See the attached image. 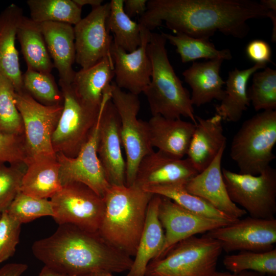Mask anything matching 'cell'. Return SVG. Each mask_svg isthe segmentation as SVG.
Wrapping results in <instances>:
<instances>
[{"label": "cell", "instance_id": "8d00e7d4", "mask_svg": "<svg viewBox=\"0 0 276 276\" xmlns=\"http://www.w3.org/2000/svg\"><path fill=\"white\" fill-rule=\"evenodd\" d=\"M15 92L11 81L0 72V130L20 135L24 127L15 103Z\"/></svg>", "mask_w": 276, "mask_h": 276}, {"label": "cell", "instance_id": "836d02e7", "mask_svg": "<svg viewBox=\"0 0 276 276\" xmlns=\"http://www.w3.org/2000/svg\"><path fill=\"white\" fill-rule=\"evenodd\" d=\"M224 267L230 272L250 271L269 276L276 275V249L262 252L242 251L225 256Z\"/></svg>", "mask_w": 276, "mask_h": 276}, {"label": "cell", "instance_id": "60d3db41", "mask_svg": "<svg viewBox=\"0 0 276 276\" xmlns=\"http://www.w3.org/2000/svg\"><path fill=\"white\" fill-rule=\"evenodd\" d=\"M28 158L25 143L22 141L20 134L0 130V165L5 163L26 164Z\"/></svg>", "mask_w": 276, "mask_h": 276}, {"label": "cell", "instance_id": "484cf974", "mask_svg": "<svg viewBox=\"0 0 276 276\" xmlns=\"http://www.w3.org/2000/svg\"><path fill=\"white\" fill-rule=\"evenodd\" d=\"M114 77L111 55L93 66L76 72L71 84L78 97L86 104L100 107L105 91Z\"/></svg>", "mask_w": 276, "mask_h": 276}, {"label": "cell", "instance_id": "d6986e66", "mask_svg": "<svg viewBox=\"0 0 276 276\" xmlns=\"http://www.w3.org/2000/svg\"><path fill=\"white\" fill-rule=\"evenodd\" d=\"M198 173L190 160L152 151L141 161L134 184L145 186L186 183Z\"/></svg>", "mask_w": 276, "mask_h": 276}, {"label": "cell", "instance_id": "30bf717a", "mask_svg": "<svg viewBox=\"0 0 276 276\" xmlns=\"http://www.w3.org/2000/svg\"><path fill=\"white\" fill-rule=\"evenodd\" d=\"M15 101L20 114L28 159L56 158L52 135L63 109V104L43 105L25 90L15 92Z\"/></svg>", "mask_w": 276, "mask_h": 276}, {"label": "cell", "instance_id": "d4e9b609", "mask_svg": "<svg viewBox=\"0 0 276 276\" xmlns=\"http://www.w3.org/2000/svg\"><path fill=\"white\" fill-rule=\"evenodd\" d=\"M160 199V196L153 195L149 201L134 259L126 276H145L147 265L163 248L165 233L158 217Z\"/></svg>", "mask_w": 276, "mask_h": 276}, {"label": "cell", "instance_id": "681fc988", "mask_svg": "<svg viewBox=\"0 0 276 276\" xmlns=\"http://www.w3.org/2000/svg\"><path fill=\"white\" fill-rule=\"evenodd\" d=\"M95 276H114L113 274H109V273H102L97 274Z\"/></svg>", "mask_w": 276, "mask_h": 276}, {"label": "cell", "instance_id": "1f68e13d", "mask_svg": "<svg viewBox=\"0 0 276 276\" xmlns=\"http://www.w3.org/2000/svg\"><path fill=\"white\" fill-rule=\"evenodd\" d=\"M30 18L34 22H57L76 25L81 19L82 8L73 0H28Z\"/></svg>", "mask_w": 276, "mask_h": 276}, {"label": "cell", "instance_id": "277c9868", "mask_svg": "<svg viewBox=\"0 0 276 276\" xmlns=\"http://www.w3.org/2000/svg\"><path fill=\"white\" fill-rule=\"evenodd\" d=\"M166 42L161 34L151 32L147 51L152 74L150 82L143 93L152 116L170 119H180L183 116L196 124L190 94L182 85L170 62Z\"/></svg>", "mask_w": 276, "mask_h": 276}, {"label": "cell", "instance_id": "52a82bcc", "mask_svg": "<svg viewBox=\"0 0 276 276\" xmlns=\"http://www.w3.org/2000/svg\"><path fill=\"white\" fill-rule=\"evenodd\" d=\"M59 84L63 96V109L52 135V144L56 153L74 157L87 141L100 107L83 102L71 84L59 80Z\"/></svg>", "mask_w": 276, "mask_h": 276}, {"label": "cell", "instance_id": "2e32d148", "mask_svg": "<svg viewBox=\"0 0 276 276\" xmlns=\"http://www.w3.org/2000/svg\"><path fill=\"white\" fill-rule=\"evenodd\" d=\"M142 42L135 51L127 52L113 40L110 54L114 66L115 81L120 88L139 95L151 80L152 65L147 46L151 31L140 26Z\"/></svg>", "mask_w": 276, "mask_h": 276}, {"label": "cell", "instance_id": "7bdbcfd3", "mask_svg": "<svg viewBox=\"0 0 276 276\" xmlns=\"http://www.w3.org/2000/svg\"><path fill=\"white\" fill-rule=\"evenodd\" d=\"M147 0H124V11L131 18L138 15L141 16L147 9Z\"/></svg>", "mask_w": 276, "mask_h": 276}, {"label": "cell", "instance_id": "44dd1931", "mask_svg": "<svg viewBox=\"0 0 276 276\" xmlns=\"http://www.w3.org/2000/svg\"><path fill=\"white\" fill-rule=\"evenodd\" d=\"M196 124L187 155L199 173L208 167L220 149L226 146L222 119L217 114L203 119L195 116Z\"/></svg>", "mask_w": 276, "mask_h": 276}, {"label": "cell", "instance_id": "f6af8a7d", "mask_svg": "<svg viewBox=\"0 0 276 276\" xmlns=\"http://www.w3.org/2000/svg\"><path fill=\"white\" fill-rule=\"evenodd\" d=\"M212 276H264V275L250 271H244L239 273L216 271Z\"/></svg>", "mask_w": 276, "mask_h": 276}, {"label": "cell", "instance_id": "5b68a950", "mask_svg": "<svg viewBox=\"0 0 276 276\" xmlns=\"http://www.w3.org/2000/svg\"><path fill=\"white\" fill-rule=\"evenodd\" d=\"M276 110H264L245 121L234 136L230 156L239 173L257 175L275 158Z\"/></svg>", "mask_w": 276, "mask_h": 276}, {"label": "cell", "instance_id": "e575fe53", "mask_svg": "<svg viewBox=\"0 0 276 276\" xmlns=\"http://www.w3.org/2000/svg\"><path fill=\"white\" fill-rule=\"evenodd\" d=\"M23 89L38 102L45 105L61 104V91L51 73L27 68L22 76Z\"/></svg>", "mask_w": 276, "mask_h": 276}, {"label": "cell", "instance_id": "5bb4252c", "mask_svg": "<svg viewBox=\"0 0 276 276\" xmlns=\"http://www.w3.org/2000/svg\"><path fill=\"white\" fill-rule=\"evenodd\" d=\"M206 235L218 241L227 252L269 251L274 248L276 242V219L250 216L213 229Z\"/></svg>", "mask_w": 276, "mask_h": 276}, {"label": "cell", "instance_id": "7402d4cb", "mask_svg": "<svg viewBox=\"0 0 276 276\" xmlns=\"http://www.w3.org/2000/svg\"><path fill=\"white\" fill-rule=\"evenodd\" d=\"M40 25L54 67L58 71L59 80L71 84L76 72L73 68L76 56L74 27L57 22Z\"/></svg>", "mask_w": 276, "mask_h": 276}, {"label": "cell", "instance_id": "7dc6e473", "mask_svg": "<svg viewBox=\"0 0 276 276\" xmlns=\"http://www.w3.org/2000/svg\"><path fill=\"white\" fill-rule=\"evenodd\" d=\"M38 276H68L44 266Z\"/></svg>", "mask_w": 276, "mask_h": 276}, {"label": "cell", "instance_id": "f546056e", "mask_svg": "<svg viewBox=\"0 0 276 276\" xmlns=\"http://www.w3.org/2000/svg\"><path fill=\"white\" fill-rule=\"evenodd\" d=\"M185 183L149 186L142 188L153 195L167 197L183 208L206 217L229 224L238 220L223 214L202 198L188 192L185 188Z\"/></svg>", "mask_w": 276, "mask_h": 276}, {"label": "cell", "instance_id": "8fae6325", "mask_svg": "<svg viewBox=\"0 0 276 276\" xmlns=\"http://www.w3.org/2000/svg\"><path fill=\"white\" fill-rule=\"evenodd\" d=\"M111 98L110 90L104 94L97 121L87 141L77 155L70 157L63 153H56L60 165L59 177L63 186L71 182L82 183L103 198L111 186L108 182L98 155L100 122L103 107Z\"/></svg>", "mask_w": 276, "mask_h": 276}, {"label": "cell", "instance_id": "7a4b0ae2", "mask_svg": "<svg viewBox=\"0 0 276 276\" xmlns=\"http://www.w3.org/2000/svg\"><path fill=\"white\" fill-rule=\"evenodd\" d=\"M35 257L47 266L68 276H95L128 271L131 257L107 242L98 232L62 224L51 236L33 244Z\"/></svg>", "mask_w": 276, "mask_h": 276}, {"label": "cell", "instance_id": "f907efd6", "mask_svg": "<svg viewBox=\"0 0 276 276\" xmlns=\"http://www.w3.org/2000/svg\"><path fill=\"white\" fill-rule=\"evenodd\" d=\"M1 212H1V211H0V214L1 213Z\"/></svg>", "mask_w": 276, "mask_h": 276}, {"label": "cell", "instance_id": "83f0119b", "mask_svg": "<svg viewBox=\"0 0 276 276\" xmlns=\"http://www.w3.org/2000/svg\"><path fill=\"white\" fill-rule=\"evenodd\" d=\"M266 64H255L246 69L235 68L228 72L225 81V96L219 105L215 106L216 114L222 121L238 122L243 112L250 105L247 95V85L249 78L256 72L266 67Z\"/></svg>", "mask_w": 276, "mask_h": 276}, {"label": "cell", "instance_id": "7c38bea8", "mask_svg": "<svg viewBox=\"0 0 276 276\" xmlns=\"http://www.w3.org/2000/svg\"><path fill=\"white\" fill-rule=\"evenodd\" d=\"M50 201L53 218L59 225L71 224L98 232L105 210L104 200L87 186L77 182L65 185Z\"/></svg>", "mask_w": 276, "mask_h": 276}, {"label": "cell", "instance_id": "ffe728a7", "mask_svg": "<svg viewBox=\"0 0 276 276\" xmlns=\"http://www.w3.org/2000/svg\"><path fill=\"white\" fill-rule=\"evenodd\" d=\"M147 127L153 148L182 158L187 155L195 124L180 118L170 119L155 115L147 122Z\"/></svg>", "mask_w": 276, "mask_h": 276}, {"label": "cell", "instance_id": "c3c4849f", "mask_svg": "<svg viewBox=\"0 0 276 276\" xmlns=\"http://www.w3.org/2000/svg\"><path fill=\"white\" fill-rule=\"evenodd\" d=\"M260 3L267 9L276 11L275 0H261Z\"/></svg>", "mask_w": 276, "mask_h": 276}, {"label": "cell", "instance_id": "d6a6232c", "mask_svg": "<svg viewBox=\"0 0 276 276\" xmlns=\"http://www.w3.org/2000/svg\"><path fill=\"white\" fill-rule=\"evenodd\" d=\"M124 0H111L107 21V28L113 34V41L127 52L136 50L142 42L140 26L125 13Z\"/></svg>", "mask_w": 276, "mask_h": 276}, {"label": "cell", "instance_id": "3957f363", "mask_svg": "<svg viewBox=\"0 0 276 276\" xmlns=\"http://www.w3.org/2000/svg\"><path fill=\"white\" fill-rule=\"evenodd\" d=\"M153 195L135 184L111 185L103 196L105 210L98 230L101 236L117 249L134 256Z\"/></svg>", "mask_w": 276, "mask_h": 276}, {"label": "cell", "instance_id": "4316f807", "mask_svg": "<svg viewBox=\"0 0 276 276\" xmlns=\"http://www.w3.org/2000/svg\"><path fill=\"white\" fill-rule=\"evenodd\" d=\"M20 192L38 198H51L62 188L60 165L56 158L28 159Z\"/></svg>", "mask_w": 276, "mask_h": 276}, {"label": "cell", "instance_id": "9a60e30c", "mask_svg": "<svg viewBox=\"0 0 276 276\" xmlns=\"http://www.w3.org/2000/svg\"><path fill=\"white\" fill-rule=\"evenodd\" d=\"M158 217L165 230V241L153 260L162 258L176 244L184 239L229 224L192 212L164 196H161Z\"/></svg>", "mask_w": 276, "mask_h": 276}, {"label": "cell", "instance_id": "e0dca14e", "mask_svg": "<svg viewBox=\"0 0 276 276\" xmlns=\"http://www.w3.org/2000/svg\"><path fill=\"white\" fill-rule=\"evenodd\" d=\"M122 146L120 118L110 98L105 103L102 113L98 155L111 186L125 185L126 162Z\"/></svg>", "mask_w": 276, "mask_h": 276}, {"label": "cell", "instance_id": "ac0fdd59", "mask_svg": "<svg viewBox=\"0 0 276 276\" xmlns=\"http://www.w3.org/2000/svg\"><path fill=\"white\" fill-rule=\"evenodd\" d=\"M226 146L223 147L211 164L185 183L189 193L198 196L217 210L235 219L246 214L229 197L224 181L221 160Z\"/></svg>", "mask_w": 276, "mask_h": 276}, {"label": "cell", "instance_id": "f1b7e54d", "mask_svg": "<svg viewBox=\"0 0 276 276\" xmlns=\"http://www.w3.org/2000/svg\"><path fill=\"white\" fill-rule=\"evenodd\" d=\"M16 38L20 45L27 68L51 73L54 65L40 24L24 16L17 28Z\"/></svg>", "mask_w": 276, "mask_h": 276}, {"label": "cell", "instance_id": "f35d334b", "mask_svg": "<svg viewBox=\"0 0 276 276\" xmlns=\"http://www.w3.org/2000/svg\"><path fill=\"white\" fill-rule=\"evenodd\" d=\"M21 224L7 209L0 214V264L14 254Z\"/></svg>", "mask_w": 276, "mask_h": 276}, {"label": "cell", "instance_id": "4fadbf2b", "mask_svg": "<svg viewBox=\"0 0 276 276\" xmlns=\"http://www.w3.org/2000/svg\"><path fill=\"white\" fill-rule=\"evenodd\" d=\"M110 2L92 8L90 12L74 27L75 62L88 68L111 55L113 37L107 28Z\"/></svg>", "mask_w": 276, "mask_h": 276}, {"label": "cell", "instance_id": "bcb514c9", "mask_svg": "<svg viewBox=\"0 0 276 276\" xmlns=\"http://www.w3.org/2000/svg\"><path fill=\"white\" fill-rule=\"evenodd\" d=\"M80 7L84 5H90L92 8L98 7L102 5L103 1L102 0H73Z\"/></svg>", "mask_w": 276, "mask_h": 276}, {"label": "cell", "instance_id": "4dcf8cb0", "mask_svg": "<svg viewBox=\"0 0 276 276\" xmlns=\"http://www.w3.org/2000/svg\"><path fill=\"white\" fill-rule=\"evenodd\" d=\"M160 34L176 47L183 63L200 58L229 60L233 58L229 49L218 50L209 39L195 38L179 33L174 35L163 32Z\"/></svg>", "mask_w": 276, "mask_h": 276}, {"label": "cell", "instance_id": "cb8c5ba5", "mask_svg": "<svg viewBox=\"0 0 276 276\" xmlns=\"http://www.w3.org/2000/svg\"><path fill=\"white\" fill-rule=\"evenodd\" d=\"M223 61L215 59L194 62L183 72L185 81L192 89L193 105L199 107L214 99L223 100L225 93L222 88L225 81L220 76V70Z\"/></svg>", "mask_w": 276, "mask_h": 276}, {"label": "cell", "instance_id": "8992f818", "mask_svg": "<svg viewBox=\"0 0 276 276\" xmlns=\"http://www.w3.org/2000/svg\"><path fill=\"white\" fill-rule=\"evenodd\" d=\"M223 249L220 243L204 235L176 244L162 258L150 262L145 276H212Z\"/></svg>", "mask_w": 276, "mask_h": 276}, {"label": "cell", "instance_id": "603a6c76", "mask_svg": "<svg viewBox=\"0 0 276 276\" xmlns=\"http://www.w3.org/2000/svg\"><path fill=\"white\" fill-rule=\"evenodd\" d=\"M22 10L11 4L0 13V72L12 83L16 92L24 90L19 56L15 46Z\"/></svg>", "mask_w": 276, "mask_h": 276}, {"label": "cell", "instance_id": "ab89813d", "mask_svg": "<svg viewBox=\"0 0 276 276\" xmlns=\"http://www.w3.org/2000/svg\"><path fill=\"white\" fill-rule=\"evenodd\" d=\"M25 171L15 166L0 165V211L6 210L20 191Z\"/></svg>", "mask_w": 276, "mask_h": 276}, {"label": "cell", "instance_id": "ba28073f", "mask_svg": "<svg viewBox=\"0 0 276 276\" xmlns=\"http://www.w3.org/2000/svg\"><path fill=\"white\" fill-rule=\"evenodd\" d=\"M111 100L119 116L122 146L126 153L125 185L134 184L142 159L154 151L151 146L147 122L139 119L138 95L126 92L114 82L111 84Z\"/></svg>", "mask_w": 276, "mask_h": 276}, {"label": "cell", "instance_id": "b9f144b4", "mask_svg": "<svg viewBox=\"0 0 276 276\" xmlns=\"http://www.w3.org/2000/svg\"><path fill=\"white\" fill-rule=\"evenodd\" d=\"M246 54L249 60L255 64H266L270 62L271 49L269 44L261 39L249 42L245 49Z\"/></svg>", "mask_w": 276, "mask_h": 276}, {"label": "cell", "instance_id": "9c48e42d", "mask_svg": "<svg viewBox=\"0 0 276 276\" xmlns=\"http://www.w3.org/2000/svg\"><path fill=\"white\" fill-rule=\"evenodd\" d=\"M222 175L231 200L240 205L250 216L274 219L276 213V170L269 166L254 175L222 169Z\"/></svg>", "mask_w": 276, "mask_h": 276}, {"label": "cell", "instance_id": "d590c367", "mask_svg": "<svg viewBox=\"0 0 276 276\" xmlns=\"http://www.w3.org/2000/svg\"><path fill=\"white\" fill-rule=\"evenodd\" d=\"M252 76L247 95L254 109L257 111L275 110L276 70L266 67Z\"/></svg>", "mask_w": 276, "mask_h": 276}, {"label": "cell", "instance_id": "ee69618b", "mask_svg": "<svg viewBox=\"0 0 276 276\" xmlns=\"http://www.w3.org/2000/svg\"><path fill=\"white\" fill-rule=\"evenodd\" d=\"M27 268L28 266L26 264L9 263L0 268V276H21Z\"/></svg>", "mask_w": 276, "mask_h": 276}, {"label": "cell", "instance_id": "74e56055", "mask_svg": "<svg viewBox=\"0 0 276 276\" xmlns=\"http://www.w3.org/2000/svg\"><path fill=\"white\" fill-rule=\"evenodd\" d=\"M7 210L21 224L41 217L54 216L50 200L34 197L20 191Z\"/></svg>", "mask_w": 276, "mask_h": 276}, {"label": "cell", "instance_id": "6da1fadb", "mask_svg": "<svg viewBox=\"0 0 276 276\" xmlns=\"http://www.w3.org/2000/svg\"><path fill=\"white\" fill-rule=\"evenodd\" d=\"M270 11L252 0H149L138 23L151 31L164 21L175 34L198 39L216 32L243 39L250 30L247 21L268 17Z\"/></svg>", "mask_w": 276, "mask_h": 276}]
</instances>
